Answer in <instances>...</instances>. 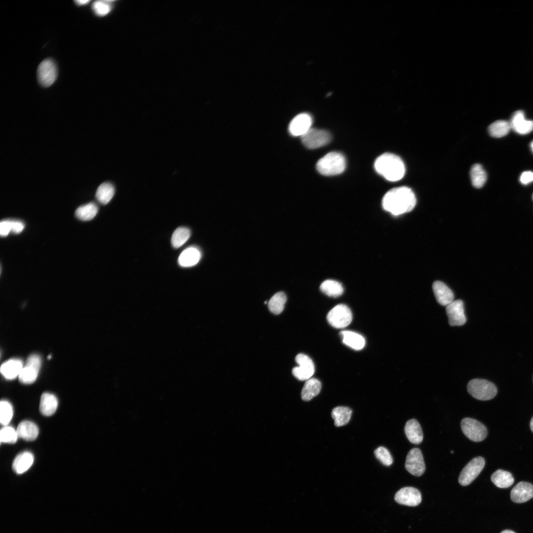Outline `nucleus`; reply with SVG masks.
<instances>
[{
	"label": "nucleus",
	"instance_id": "1",
	"mask_svg": "<svg viewBox=\"0 0 533 533\" xmlns=\"http://www.w3.org/2000/svg\"><path fill=\"white\" fill-rule=\"evenodd\" d=\"M417 202L412 190L407 187H400L391 189L383 196L382 207L394 216L411 211Z\"/></svg>",
	"mask_w": 533,
	"mask_h": 533
},
{
	"label": "nucleus",
	"instance_id": "2",
	"mask_svg": "<svg viewBox=\"0 0 533 533\" xmlns=\"http://www.w3.org/2000/svg\"><path fill=\"white\" fill-rule=\"evenodd\" d=\"M374 166L378 173L389 181L400 180L405 173L402 160L391 153H384L379 156L375 160Z\"/></svg>",
	"mask_w": 533,
	"mask_h": 533
},
{
	"label": "nucleus",
	"instance_id": "3",
	"mask_svg": "<svg viewBox=\"0 0 533 533\" xmlns=\"http://www.w3.org/2000/svg\"><path fill=\"white\" fill-rule=\"evenodd\" d=\"M346 166L344 156L340 152H331L321 158L317 162V171L325 176H334L343 172Z\"/></svg>",
	"mask_w": 533,
	"mask_h": 533
},
{
	"label": "nucleus",
	"instance_id": "4",
	"mask_svg": "<svg viewBox=\"0 0 533 533\" xmlns=\"http://www.w3.org/2000/svg\"><path fill=\"white\" fill-rule=\"evenodd\" d=\"M467 389L474 398L480 400H489L495 397L497 388L492 382L486 380L475 379L468 383Z\"/></svg>",
	"mask_w": 533,
	"mask_h": 533
},
{
	"label": "nucleus",
	"instance_id": "5",
	"mask_svg": "<svg viewBox=\"0 0 533 533\" xmlns=\"http://www.w3.org/2000/svg\"><path fill=\"white\" fill-rule=\"evenodd\" d=\"M327 319L332 326L336 328H343L351 323L352 319V312L347 305L339 304L329 311Z\"/></svg>",
	"mask_w": 533,
	"mask_h": 533
},
{
	"label": "nucleus",
	"instance_id": "6",
	"mask_svg": "<svg viewBox=\"0 0 533 533\" xmlns=\"http://www.w3.org/2000/svg\"><path fill=\"white\" fill-rule=\"evenodd\" d=\"M301 138L303 145L309 149L323 147L331 140V135L328 131L311 128Z\"/></svg>",
	"mask_w": 533,
	"mask_h": 533
},
{
	"label": "nucleus",
	"instance_id": "7",
	"mask_svg": "<svg viewBox=\"0 0 533 533\" xmlns=\"http://www.w3.org/2000/svg\"><path fill=\"white\" fill-rule=\"evenodd\" d=\"M461 428L464 434L470 440L480 442L487 435L486 426L480 421L470 418H464L461 421Z\"/></svg>",
	"mask_w": 533,
	"mask_h": 533
},
{
	"label": "nucleus",
	"instance_id": "8",
	"mask_svg": "<svg viewBox=\"0 0 533 533\" xmlns=\"http://www.w3.org/2000/svg\"><path fill=\"white\" fill-rule=\"evenodd\" d=\"M485 464L483 457H478L473 458L461 471L458 478L459 483L463 486L469 485L479 475Z\"/></svg>",
	"mask_w": 533,
	"mask_h": 533
},
{
	"label": "nucleus",
	"instance_id": "9",
	"mask_svg": "<svg viewBox=\"0 0 533 533\" xmlns=\"http://www.w3.org/2000/svg\"><path fill=\"white\" fill-rule=\"evenodd\" d=\"M41 363V358L38 355H30L18 377L19 381L24 384L33 383L38 376Z\"/></svg>",
	"mask_w": 533,
	"mask_h": 533
},
{
	"label": "nucleus",
	"instance_id": "10",
	"mask_svg": "<svg viewBox=\"0 0 533 533\" xmlns=\"http://www.w3.org/2000/svg\"><path fill=\"white\" fill-rule=\"evenodd\" d=\"M37 74L39 82L42 86L48 87L51 85L57 76V67L54 62L49 59L42 61L38 67Z\"/></svg>",
	"mask_w": 533,
	"mask_h": 533
},
{
	"label": "nucleus",
	"instance_id": "11",
	"mask_svg": "<svg viewBox=\"0 0 533 533\" xmlns=\"http://www.w3.org/2000/svg\"><path fill=\"white\" fill-rule=\"evenodd\" d=\"M295 359L299 366L293 369V375L300 381L310 379L315 371L312 360L308 356L303 353L298 354Z\"/></svg>",
	"mask_w": 533,
	"mask_h": 533
},
{
	"label": "nucleus",
	"instance_id": "12",
	"mask_svg": "<svg viewBox=\"0 0 533 533\" xmlns=\"http://www.w3.org/2000/svg\"><path fill=\"white\" fill-rule=\"evenodd\" d=\"M405 467L411 474L420 476L425 470L422 454L418 448H413L408 453L406 459Z\"/></svg>",
	"mask_w": 533,
	"mask_h": 533
},
{
	"label": "nucleus",
	"instance_id": "13",
	"mask_svg": "<svg viewBox=\"0 0 533 533\" xmlns=\"http://www.w3.org/2000/svg\"><path fill=\"white\" fill-rule=\"evenodd\" d=\"M446 311L450 326H460L466 323L464 304L462 300H454L446 306Z\"/></svg>",
	"mask_w": 533,
	"mask_h": 533
},
{
	"label": "nucleus",
	"instance_id": "14",
	"mask_svg": "<svg viewBox=\"0 0 533 533\" xmlns=\"http://www.w3.org/2000/svg\"><path fill=\"white\" fill-rule=\"evenodd\" d=\"M394 499L399 504L416 506L420 503L421 495L417 489L406 487L401 489L396 493Z\"/></svg>",
	"mask_w": 533,
	"mask_h": 533
},
{
	"label": "nucleus",
	"instance_id": "15",
	"mask_svg": "<svg viewBox=\"0 0 533 533\" xmlns=\"http://www.w3.org/2000/svg\"><path fill=\"white\" fill-rule=\"evenodd\" d=\"M312 123V118L309 114H300L290 122L289 132L292 136L301 137L311 128Z\"/></svg>",
	"mask_w": 533,
	"mask_h": 533
},
{
	"label": "nucleus",
	"instance_id": "16",
	"mask_svg": "<svg viewBox=\"0 0 533 533\" xmlns=\"http://www.w3.org/2000/svg\"><path fill=\"white\" fill-rule=\"evenodd\" d=\"M511 500L520 503L527 501L533 497V485L526 482H520L511 490Z\"/></svg>",
	"mask_w": 533,
	"mask_h": 533
},
{
	"label": "nucleus",
	"instance_id": "17",
	"mask_svg": "<svg viewBox=\"0 0 533 533\" xmlns=\"http://www.w3.org/2000/svg\"><path fill=\"white\" fill-rule=\"evenodd\" d=\"M510 123L511 128L519 134H527L533 130V121L526 119L524 112L521 110L514 113Z\"/></svg>",
	"mask_w": 533,
	"mask_h": 533
},
{
	"label": "nucleus",
	"instance_id": "18",
	"mask_svg": "<svg viewBox=\"0 0 533 533\" xmlns=\"http://www.w3.org/2000/svg\"><path fill=\"white\" fill-rule=\"evenodd\" d=\"M432 289L437 302L441 305L447 306L454 301V295L452 291L443 282L435 281Z\"/></svg>",
	"mask_w": 533,
	"mask_h": 533
},
{
	"label": "nucleus",
	"instance_id": "19",
	"mask_svg": "<svg viewBox=\"0 0 533 533\" xmlns=\"http://www.w3.org/2000/svg\"><path fill=\"white\" fill-rule=\"evenodd\" d=\"M23 367V362L20 359H11L2 363L0 371L4 378L13 380L19 377Z\"/></svg>",
	"mask_w": 533,
	"mask_h": 533
},
{
	"label": "nucleus",
	"instance_id": "20",
	"mask_svg": "<svg viewBox=\"0 0 533 533\" xmlns=\"http://www.w3.org/2000/svg\"><path fill=\"white\" fill-rule=\"evenodd\" d=\"M201 257V252L197 247H190L181 253L178 258V263L182 267L192 266L199 262Z\"/></svg>",
	"mask_w": 533,
	"mask_h": 533
},
{
	"label": "nucleus",
	"instance_id": "21",
	"mask_svg": "<svg viewBox=\"0 0 533 533\" xmlns=\"http://www.w3.org/2000/svg\"><path fill=\"white\" fill-rule=\"evenodd\" d=\"M16 431L19 437L27 441L35 440L38 434V428L37 425L29 420L20 422Z\"/></svg>",
	"mask_w": 533,
	"mask_h": 533
},
{
	"label": "nucleus",
	"instance_id": "22",
	"mask_svg": "<svg viewBox=\"0 0 533 533\" xmlns=\"http://www.w3.org/2000/svg\"><path fill=\"white\" fill-rule=\"evenodd\" d=\"M404 430L408 439L412 443L419 444L422 441V430L420 425L415 419L409 420L405 424Z\"/></svg>",
	"mask_w": 533,
	"mask_h": 533
},
{
	"label": "nucleus",
	"instance_id": "23",
	"mask_svg": "<svg viewBox=\"0 0 533 533\" xmlns=\"http://www.w3.org/2000/svg\"><path fill=\"white\" fill-rule=\"evenodd\" d=\"M34 457L30 452H23L18 454L12 463V469L17 474L26 472L33 463Z\"/></svg>",
	"mask_w": 533,
	"mask_h": 533
},
{
	"label": "nucleus",
	"instance_id": "24",
	"mask_svg": "<svg viewBox=\"0 0 533 533\" xmlns=\"http://www.w3.org/2000/svg\"><path fill=\"white\" fill-rule=\"evenodd\" d=\"M340 335L343 343L354 350H361L365 346V339L358 333L350 331H343L340 333Z\"/></svg>",
	"mask_w": 533,
	"mask_h": 533
},
{
	"label": "nucleus",
	"instance_id": "25",
	"mask_svg": "<svg viewBox=\"0 0 533 533\" xmlns=\"http://www.w3.org/2000/svg\"><path fill=\"white\" fill-rule=\"evenodd\" d=\"M58 406V400L56 397L50 393L44 392L42 394L39 404V411L42 415L45 416L52 415Z\"/></svg>",
	"mask_w": 533,
	"mask_h": 533
},
{
	"label": "nucleus",
	"instance_id": "26",
	"mask_svg": "<svg viewBox=\"0 0 533 533\" xmlns=\"http://www.w3.org/2000/svg\"><path fill=\"white\" fill-rule=\"evenodd\" d=\"M321 388V383L318 380L310 378L306 380L302 390V399L305 401L311 400L319 393Z\"/></svg>",
	"mask_w": 533,
	"mask_h": 533
},
{
	"label": "nucleus",
	"instance_id": "27",
	"mask_svg": "<svg viewBox=\"0 0 533 533\" xmlns=\"http://www.w3.org/2000/svg\"><path fill=\"white\" fill-rule=\"evenodd\" d=\"M492 482L498 488H507L514 483V479L511 473L501 469L495 471L491 476Z\"/></svg>",
	"mask_w": 533,
	"mask_h": 533
},
{
	"label": "nucleus",
	"instance_id": "28",
	"mask_svg": "<svg viewBox=\"0 0 533 533\" xmlns=\"http://www.w3.org/2000/svg\"><path fill=\"white\" fill-rule=\"evenodd\" d=\"M352 410L347 407L338 406L334 408L331 413L334 424L336 426H343L349 421Z\"/></svg>",
	"mask_w": 533,
	"mask_h": 533
},
{
	"label": "nucleus",
	"instance_id": "29",
	"mask_svg": "<svg viewBox=\"0 0 533 533\" xmlns=\"http://www.w3.org/2000/svg\"><path fill=\"white\" fill-rule=\"evenodd\" d=\"M320 290L326 295L332 297H337L342 295L343 292V287L339 282L328 279L323 281L320 287Z\"/></svg>",
	"mask_w": 533,
	"mask_h": 533
},
{
	"label": "nucleus",
	"instance_id": "30",
	"mask_svg": "<svg viewBox=\"0 0 533 533\" xmlns=\"http://www.w3.org/2000/svg\"><path fill=\"white\" fill-rule=\"evenodd\" d=\"M470 175L472 185L476 188H481L487 180V174L482 166L475 164L471 168Z\"/></svg>",
	"mask_w": 533,
	"mask_h": 533
},
{
	"label": "nucleus",
	"instance_id": "31",
	"mask_svg": "<svg viewBox=\"0 0 533 533\" xmlns=\"http://www.w3.org/2000/svg\"><path fill=\"white\" fill-rule=\"evenodd\" d=\"M114 191V188L111 183L105 182L98 187L96 197L101 204H107L113 197Z\"/></svg>",
	"mask_w": 533,
	"mask_h": 533
},
{
	"label": "nucleus",
	"instance_id": "32",
	"mask_svg": "<svg viewBox=\"0 0 533 533\" xmlns=\"http://www.w3.org/2000/svg\"><path fill=\"white\" fill-rule=\"evenodd\" d=\"M98 211L96 204L90 202L78 207L75 212L76 217L82 221H89L93 219Z\"/></svg>",
	"mask_w": 533,
	"mask_h": 533
},
{
	"label": "nucleus",
	"instance_id": "33",
	"mask_svg": "<svg viewBox=\"0 0 533 533\" xmlns=\"http://www.w3.org/2000/svg\"><path fill=\"white\" fill-rule=\"evenodd\" d=\"M510 123L503 120H499L492 123L488 128L490 135L495 138H500L507 135L510 129Z\"/></svg>",
	"mask_w": 533,
	"mask_h": 533
},
{
	"label": "nucleus",
	"instance_id": "34",
	"mask_svg": "<svg viewBox=\"0 0 533 533\" xmlns=\"http://www.w3.org/2000/svg\"><path fill=\"white\" fill-rule=\"evenodd\" d=\"M286 300V296L283 292L275 294L268 303V307L270 312L274 314L281 313L284 309Z\"/></svg>",
	"mask_w": 533,
	"mask_h": 533
},
{
	"label": "nucleus",
	"instance_id": "35",
	"mask_svg": "<svg viewBox=\"0 0 533 533\" xmlns=\"http://www.w3.org/2000/svg\"><path fill=\"white\" fill-rule=\"evenodd\" d=\"M190 235V230L185 227H179L173 233L171 244L175 248H178L184 245Z\"/></svg>",
	"mask_w": 533,
	"mask_h": 533
},
{
	"label": "nucleus",
	"instance_id": "36",
	"mask_svg": "<svg viewBox=\"0 0 533 533\" xmlns=\"http://www.w3.org/2000/svg\"><path fill=\"white\" fill-rule=\"evenodd\" d=\"M13 416V408L7 401L1 400L0 403V421L3 426L10 422Z\"/></svg>",
	"mask_w": 533,
	"mask_h": 533
},
{
	"label": "nucleus",
	"instance_id": "37",
	"mask_svg": "<svg viewBox=\"0 0 533 533\" xmlns=\"http://www.w3.org/2000/svg\"><path fill=\"white\" fill-rule=\"evenodd\" d=\"M18 438V434L16 429L9 426H4L0 431V440L1 442L5 443H15Z\"/></svg>",
	"mask_w": 533,
	"mask_h": 533
},
{
	"label": "nucleus",
	"instance_id": "38",
	"mask_svg": "<svg viewBox=\"0 0 533 533\" xmlns=\"http://www.w3.org/2000/svg\"><path fill=\"white\" fill-rule=\"evenodd\" d=\"M374 453L377 458L385 466H390L393 462L392 457L388 450L384 447L377 448Z\"/></svg>",
	"mask_w": 533,
	"mask_h": 533
},
{
	"label": "nucleus",
	"instance_id": "39",
	"mask_svg": "<svg viewBox=\"0 0 533 533\" xmlns=\"http://www.w3.org/2000/svg\"><path fill=\"white\" fill-rule=\"evenodd\" d=\"M111 0H97L92 4V9L98 16H105L108 14L111 9Z\"/></svg>",
	"mask_w": 533,
	"mask_h": 533
},
{
	"label": "nucleus",
	"instance_id": "40",
	"mask_svg": "<svg viewBox=\"0 0 533 533\" xmlns=\"http://www.w3.org/2000/svg\"><path fill=\"white\" fill-rule=\"evenodd\" d=\"M11 231V220H3L0 223V234L1 236H7Z\"/></svg>",
	"mask_w": 533,
	"mask_h": 533
},
{
	"label": "nucleus",
	"instance_id": "41",
	"mask_svg": "<svg viewBox=\"0 0 533 533\" xmlns=\"http://www.w3.org/2000/svg\"><path fill=\"white\" fill-rule=\"evenodd\" d=\"M520 181L523 185H528L533 181V172L526 171L523 172L520 177Z\"/></svg>",
	"mask_w": 533,
	"mask_h": 533
},
{
	"label": "nucleus",
	"instance_id": "42",
	"mask_svg": "<svg viewBox=\"0 0 533 533\" xmlns=\"http://www.w3.org/2000/svg\"><path fill=\"white\" fill-rule=\"evenodd\" d=\"M11 231L15 233H19L24 228V224L19 221L11 220Z\"/></svg>",
	"mask_w": 533,
	"mask_h": 533
},
{
	"label": "nucleus",
	"instance_id": "43",
	"mask_svg": "<svg viewBox=\"0 0 533 533\" xmlns=\"http://www.w3.org/2000/svg\"><path fill=\"white\" fill-rule=\"evenodd\" d=\"M89 1H90V0H76L75 1V2L76 3V4H78L79 5H84V4L88 3Z\"/></svg>",
	"mask_w": 533,
	"mask_h": 533
},
{
	"label": "nucleus",
	"instance_id": "44",
	"mask_svg": "<svg viewBox=\"0 0 533 533\" xmlns=\"http://www.w3.org/2000/svg\"><path fill=\"white\" fill-rule=\"evenodd\" d=\"M500 533H515L513 531H511V530H506L503 531Z\"/></svg>",
	"mask_w": 533,
	"mask_h": 533
},
{
	"label": "nucleus",
	"instance_id": "45",
	"mask_svg": "<svg viewBox=\"0 0 533 533\" xmlns=\"http://www.w3.org/2000/svg\"><path fill=\"white\" fill-rule=\"evenodd\" d=\"M530 428H531V430L533 432V417L532 418L531 422H530Z\"/></svg>",
	"mask_w": 533,
	"mask_h": 533
},
{
	"label": "nucleus",
	"instance_id": "46",
	"mask_svg": "<svg viewBox=\"0 0 533 533\" xmlns=\"http://www.w3.org/2000/svg\"><path fill=\"white\" fill-rule=\"evenodd\" d=\"M530 147H531V150L532 151V152H533V141L530 144Z\"/></svg>",
	"mask_w": 533,
	"mask_h": 533
},
{
	"label": "nucleus",
	"instance_id": "47",
	"mask_svg": "<svg viewBox=\"0 0 533 533\" xmlns=\"http://www.w3.org/2000/svg\"><path fill=\"white\" fill-rule=\"evenodd\" d=\"M48 359H50L51 358V355H49V356H48Z\"/></svg>",
	"mask_w": 533,
	"mask_h": 533
},
{
	"label": "nucleus",
	"instance_id": "48",
	"mask_svg": "<svg viewBox=\"0 0 533 533\" xmlns=\"http://www.w3.org/2000/svg\"><path fill=\"white\" fill-rule=\"evenodd\" d=\"M532 198H533V196H532Z\"/></svg>",
	"mask_w": 533,
	"mask_h": 533
}]
</instances>
